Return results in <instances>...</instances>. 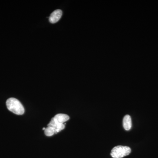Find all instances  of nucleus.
<instances>
[{
    "instance_id": "obj_1",
    "label": "nucleus",
    "mask_w": 158,
    "mask_h": 158,
    "mask_svg": "<svg viewBox=\"0 0 158 158\" xmlns=\"http://www.w3.org/2000/svg\"><path fill=\"white\" fill-rule=\"evenodd\" d=\"M69 119V116L66 114H57L48 125V127L44 130V134L47 136L50 137L59 132L65 128L64 123Z\"/></svg>"
},
{
    "instance_id": "obj_2",
    "label": "nucleus",
    "mask_w": 158,
    "mask_h": 158,
    "mask_svg": "<svg viewBox=\"0 0 158 158\" xmlns=\"http://www.w3.org/2000/svg\"><path fill=\"white\" fill-rule=\"evenodd\" d=\"M6 106L9 111L16 115H23L24 113V108L17 99L13 98L8 99L6 101Z\"/></svg>"
},
{
    "instance_id": "obj_3",
    "label": "nucleus",
    "mask_w": 158,
    "mask_h": 158,
    "mask_svg": "<svg viewBox=\"0 0 158 158\" xmlns=\"http://www.w3.org/2000/svg\"><path fill=\"white\" fill-rule=\"evenodd\" d=\"M131 152L130 147L118 145L113 148L111 151V156L113 158H122L129 155Z\"/></svg>"
},
{
    "instance_id": "obj_4",
    "label": "nucleus",
    "mask_w": 158,
    "mask_h": 158,
    "mask_svg": "<svg viewBox=\"0 0 158 158\" xmlns=\"http://www.w3.org/2000/svg\"><path fill=\"white\" fill-rule=\"evenodd\" d=\"M62 11L60 9H57L52 12L49 18L50 22L52 23H55L59 21L62 17Z\"/></svg>"
},
{
    "instance_id": "obj_5",
    "label": "nucleus",
    "mask_w": 158,
    "mask_h": 158,
    "mask_svg": "<svg viewBox=\"0 0 158 158\" xmlns=\"http://www.w3.org/2000/svg\"><path fill=\"white\" fill-rule=\"evenodd\" d=\"M123 126L125 129L127 131H129L131 128V118L129 115H126L123 118Z\"/></svg>"
},
{
    "instance_id": "obj_6",
    "label": "nucleus",
    "mask_w": 158,
    "mask_h": 158,
    "mask_svg": "<svg viewBox=\"0 0 158 158\" xmlns=\"http://www.w3.org/2000/svg\"><path fill=\"white\" fill-rule=\"evenodd\" d=\"M45 130V128L44 127L43 128V130Z\"/></svg>"
}]
</instances>
